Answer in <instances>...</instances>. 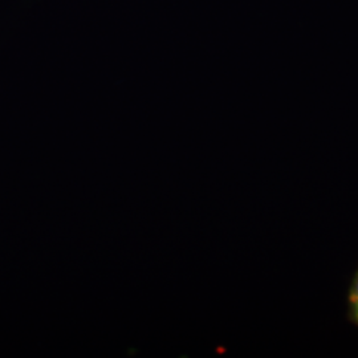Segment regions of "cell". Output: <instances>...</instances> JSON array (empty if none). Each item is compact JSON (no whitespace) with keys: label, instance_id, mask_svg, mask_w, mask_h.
<instances>
[{"label":"cell","instance_id":"7a4b0ae2","mask_svg":"<svg viewBox=\"0 0 358 358\" xmlns=\"http://www.w3.org/2000/svg\"><path fill=\"white\" fill-rule=\"evenodd\" d=\"M349 319L358 327V306H349Z\"/></svg>","mask_w":358,"mask_h":358},{"label":"cell","instance_id":"6da1fadb","mask_svg":"<svg viewBox=\"0 0 358 358\" xmlns=\"http://www.w3.org/2000/svg\"><path fill=\"white\" fill-rule=\"evenodd\" d=\"M348 301H349V306H358V269L353 276V280L349 288Z\"/></svg>","mask_w":358,"mask_h":358}]
</instances>
